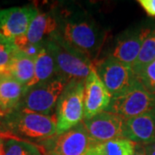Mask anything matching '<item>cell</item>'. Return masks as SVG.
Masks as SVG:
<instances>
[{
  "mask_svg": "<svg viewBox=\"0 0 155 155\" xmlns=\"http://www.w3.org/2000/svg\"><path fill=\"white\" fill-rule=\"evenodd\" d=\"M138 3L147 16L155 17V0H138Z\"/></svg>",
  "mask_w": 155,
  "mask_h": 155,
  "instance_id": "603a6c76",
  "label": "cell"
},
{
  "mask_svg": "<svg viewBox=\"0 0 155 155\" xmlns=\"http://www.w3.org/2000/svg\"><path fill=\"white\" fill-rule=\"evenodd\" d=\"M2 116L0 135L28 142L41 143L57 134L55 115L46 116L30 111L13 110Z\"/></svg>",
  "mask_w": 155,
  "mask_h": 155,
  "instance_id": "7a4b0ae2",
  "label": "cell"
},
{
  "mask_svg": "<svg viewBox=\"0 0 155 155\" xmlns=\"http://www.w3.org/2000/svg\"><path fill=\"white\" fill-rule=\"evenodd\" d=\"M94 69L112 97L123 94L138 80L131 67L110 56L97 61Z\"/></svg>",
  "mask_w": 155,
  "mask_h": 155,
  "instance_id": "ba28073f",
  "label": "cell"
},
{
  "mask_svg": "<svg viewBox=\"0 0 155 155\" xmlns=\"http://www.w3.org/2000/svg\"><path fill=\"white\" fill-rule=\"evenodd\" d=\"M67 83L66 78L56 76L45 82L25 88L15 110L30 111L46 116L54 115V108Z\"/></svg>",
  "mask_w": 155,
  "mask_h": 155,
  "instance_id": "277c9868",
  "label": "cell"
},
{
  "mask_svg": "<svg viewBox=\"0 0 155 155\" xmlns=\"http://www.w3.org/2000/svg\"><path fill=\"white\" fill-rule=\"evenodd\" d=\"M155 107V94L150 92L137 80L123 94L111 98L106 111L122 116L125 120L144 114Z\"/></svg>",
  "mask_w": 155,
  "mask_h": 155,
  "instance_id": "52a82bcc",
  "label": "cell"
},
{
  "mask_svg": "<svg viewBox=\"0 0 155 155\" xmlns=\"http://www.w3.org/2000/svg\"><path fill=\"white\" fill-rule=\"evenodd\" d=\"M145 150L147 155H155V143L145 146Z\"/></svg>",
  "mask_w": 155,
  "mask_h": 155,
  "instance_id": "d4e9b609",
  "label": "cell"
},
{
  "mask_svg": "<svg viewBox=\"0 0 155 155\" xmlns=\"http://www.w3.org/2000/svg\"><path fill=\"white\" fill-rule=\"evenodd\" d=\"M155 60V28L152 29L144 40L139 55L132 67L136 78L144 71L146 67Z\"/></svg>",
  "mask_w": 155,
  "mask_h": 155,
  "instance_id": "d6986e66",
  "label": "cell"
},
{
  "mask_svg": "<svg viewBox=\"0 0 155 155\" xmlns=\"http://www.w3.org/2000/svg\"><path fill=\"white\" fill-rule=\"evenodd\" d=\"M59 76L58 68L52 54L42 46V49L35 58V76L28 87L34 84L45 82L53 78Z\"/></svg>",
  "mask_w": 155,
  "mask_h": 155,
  "instance_id": "e0dca14e",
  "label": "cell"
},
{
  "mask_svg": "<svg viewBox=\"0 0 155 155\" xmlns=\"http://www.w3.org/2000/svg\"><path fill=\"white\" fill-rule=\"evenodd\" d=\"M6 72L26 88L35 76V58L18 49L11 59Z\"/></svg>",
  "mask_w": 155,
  "mask_h": 155,
  "instance_id": "2e32d148",
  "label": "cell"
},
{
  "mask_svg": "<svg viewBox=\"0 0 155 155\" xmlns=\"http://www.w3.org/2000/svg\"><path fill=\"white\" fill-rule=\"evenodd\" d=\"M133 155H147L146 154V150H145V146L140 144H136L134 153Z\"/></svg>",
  "mask_w": 155,
  "mask_h": 155,
  "instance_id": "cb8c5ba5",
  "label": "cell"
},
{
  "mask_svg": "<svg viewBox=\"0 0 155 155\" xmlns=\"http://www.w3.org/2000/svg\"><path fill=\"white\" fill-rule=\"evenodd\" d=\"M18 48L14 42L0 37V73L6 72L11 59Z\"/></svg>",
  "mask_w": 155,
  "mask_h": 155,
  "instance_id": "44dd1931",
  "label": "cell"
},
{
  "mask_svg": "<svg viewBox=\"0 0 155 155\" xmlns=\"http://www.w3.org/2000/svg\"><path fill=\"white\" fill-rule=\"evenodd\" d=\"M152 28H131L124 31L117 38L110 57L132 68L140 51L142 43Z\"/></svg>",
  "mask_w": 155,
  "mask_h": 155,
  "instance_id": "7c38bea8",
  "label": "cell"
},
{
  "mask_svg": "<svg viewBox=\"0 0 155 155\" xmlns=\"http://www.w3.org/2000/svg\"><path fill=\"white\" fill-rule=\"evenodd\" d=\"M137 79L147 91L155 94V60L145 68Z\"/></svg>",
  "mask_w": 155,
  "mask_h": 155,
  "instance_id": "7402d4cb",
  "label": "cell"
},
{
  "mask_svg": "<svg viewBox=\"0 0 155 155\" xmlns=\"http://www.w3.org/2000/svg\"><path fill=\"white\" fill-rule=\"evenodd\" d=\"M136 143L126 138L93 144L84 155H133Z\"/></svg>",
  "mask_w": 155,
  "mask_h": 155,
  "instance_id": "ac0fdd59",
  "label": "cell"
},
{
  "mask_svg": "<svg viewBox=\"0 0 155 155\" xmlns=\"http://www.w3.org/2000/svg\"><path fill=\"white\" fill-rule=\"evenodd\" d=\"M126 139L143 146L155 143V107L126 120Z\"/></svg>",
  "mask_w": 155,
  "mask_h": 155,
  "instance_id": "4fadbf2b",
  "label": "cell"
},
{
  "mask_svg": "<svg viewBox=\"0 0 155 155\" xmlns=\"http://www.w3.org/2000/svg\"><path fill=\"white\" fill-rule=\"evenodd\" d=\"M84 81L70 80L63 90L55 106L57 134L75 127L84 120Z\"/></svg>",
  "mask_w": 155,
  "mask_h": 155,
  "instance_id": "5b68a950",
  "label": "cell"
},
{
  "mask_svg": "<svg viewBox=\"0 0 155 155\" xmlns=\"http://www.w3.org/2000/svg\"><path fill=\"white\" fill-rule=\"evenodd\" d=\"M111 95L92 69L84 80V119H91L107 110L111 102Z\"/></svg>",
  "mask_w": 155,
  "mask_h": 155,
  "instance_id": "8fae6325",
  "label": "cell"
},
{
  "mask_svg": "<svg viewBox=\"0 0 155 155\" xmlns=\"http://www.w3.org/2000/svg\"><path fill=\"white\" fill-rule=\"evenodd\" d=\"M42 46L52 54L59 76L70 80H85L94 69V64L86 56L67 45L57 34H53Z\"/></svg>",
  "mask_w": 155,
  "mask_h": 155,
  "instance_id": "3957f363",
  "label": "cell"
},
{
  "mask_svg": "<svg viewBox=\"0 0 155 155\" xmlns=\"http://www.w3.org/2000/svg\"><path fill=\"white\" fill-rule=\"evenodd\" d=\"M82 123L93 144L126 138V120L109 111H104Z\"/></svg>",
  "mask_w": 155,
  "mask_h": 155,
  "instance_id": "9c48e42d",
  "label": "cell"
},
{
  "mask_svg": "<svg viewBox=\"0 0 155 155\" xmlns=\"http://www.w3.org/2000/svg\"><path fill=\"white\" fill-rule=\"evenodd\" d=\"M25 86L7 72L0 73V116L15 110L18 105Z\"/></svg>",
  "mask_w": 155,
  "mask_h": 155,
  "instance_id": "9a60e30c",
  "label": "cell"
},
{
  "mask_svg": "<svg viewBox=\"0 0 155 155\" xmlns=\"http://www.w3.org/2000/svg\"><path fill=\"white\" fill-rule=\"evenodd\" d=\"M58 29V19L53 13L41 12L31 22L28 31L24 37L17 40L15 44L29 43V44H42L46 40L54 34Z\"/></svg>",
  "mask_w": 155,
  "mask_h": 155,
  "instance_id": "5bb4252c",
  "label": "cell"
},
{
  "mask_svg": "<svg viewBox=\"0 0 155 155\" xmlns=\"http://www.w3.org/2000/svg\"><path fill=\"white\" fill-rule=\"evenodd\" d=\"M38 13V10L33 5L0 10V37L15 43L25 36Z\"/></svg>",
  "mask_w": 155,
  "mask_h": 155,
  "instance_id": "30bf717a",
  "label": "cell"
},
{
  "mask_svg": "<svg viewBox=\"0 0 155 155\" xmlns=\"http://www.w3.org/2000/svg\"><path fill=\"white\" fill-rule=\"evenodd\" d=\"M3 155H43L37 145L14 138H4Z\"/></svg>",
  "mask_w": 155,
  "mask_h": 155,
  "instance_id": "ffe728a7",
  "label": "cell"
},
{
  "mask_svg": "<svg viewBox=\"0 0 155 155\" xmlns=\"http://www.w3.org/2000/svg\"><path fill=\"white\" fill-rule=\"evenodd\" d=\"M93 145L82 122L37 145L43 155H84Z\"/></svg>",
  "mask_w": 155,
  "mask_h": 155,
  "instance_id": "8992f818",
  "label": "cell"
},
{
  "mask_svg": "<svg viewBox=\"0 0 155 155\" xmlns=\"http://www.w3.org/2000/svg\"><path fill=\"white\" fill-rule=\"evenodd\" d=\"M57 19V34L61 40L92 61L99 53L105 37L94 19L83 13H64Z\"/></svg>",
  "mask_w": 155,
  "mask_h": 155,
  "instance_id": "6da1fadb",
  "label": "cell"
},
{
  "mask_svg": "<svg viewBox=\"0 0 155 155\" xmlns=\"http://www.w3.org/2000/svg\"><path fill=\"white\" fill-rule=\"evenodd\" d=\"M3 140H0V155L4 154V147H3Z\"/></svg>",
  "mask_w": 155,
  "mask_h": 155,
  "instance_id": "484cf974",
  "label": "cell"
}]
</instances>
